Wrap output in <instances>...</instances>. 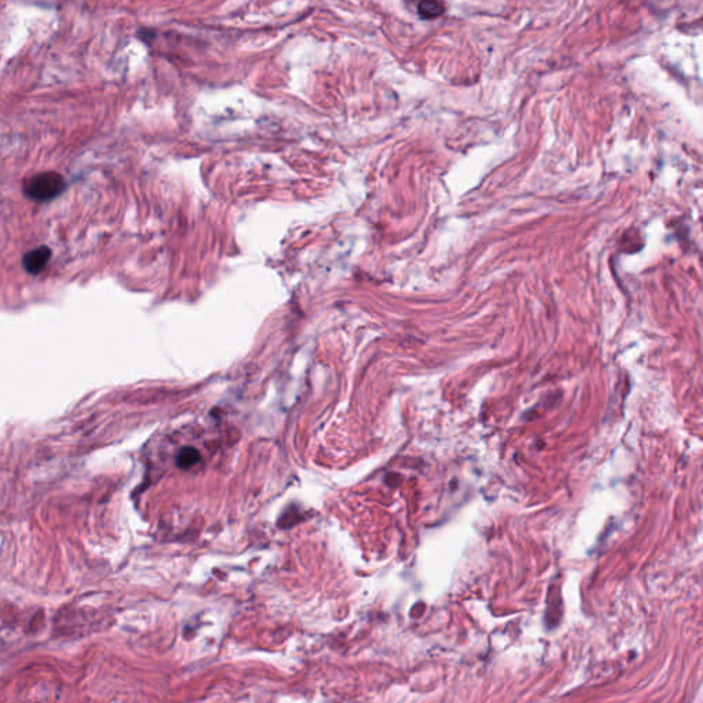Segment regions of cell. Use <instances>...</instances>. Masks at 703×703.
<instances>
[{"mask_svg":"<svg viewBox=\"0 0 703 703\" xmlns=\"http://www.w3.org/2000/svg\"><path fill=\"white\" fill-rule=\"evenodd\" d=\"M407 4L413 13L426 21L435 20L445 13V3L442 0H407Z\"/></svg>","mask_w":703,"mask_h":703,"instance_id":"2","label":"cell"},{"mask_svg":"<svg viewBox=\"0 0 703 703\" xmlns=\"http://www.w3.org/2000/svg\"><path fill=\"white\" fill-rule=\"evenodd\" d=\"M65 190V181L57 172H45L38 173L29 178L23 184V193L28 198L47 202L58 197Z\"/></svg>","mask_w":703,"mask_h":703,"instance_id":"1","label":"cell"},{"mask_svg":"<svg viewBox=\"0 0 703 703\" xmlns=\"http://www.w3.org/2000/svg\"><path fill=\"white\" fill-rule=\"evenodd\" d=\"M200 459H201V455L197 448L184 447L176 456V463L181 469L187 470V469H191L193 466H195L200 462Z\"/></svg>","mask_w":703,"mask_h":703,"instance_id":"4","label":"cell"},{"mask_svg":"<svg viewBox=\"0 0 703 703\" xmlns=\"http://www.w3.org/2000/svg\"><path fill=\"white\" fill-rule=\"evenodd\" d=\"M51 258V250L47 246H40L38 249L28 251L23 258V265L25 271L30 275H38L45 270Z\"/></svg>","mask_w":703,"mask_h":703,"instance_id":"3","label":"cell"}]
</instances>
